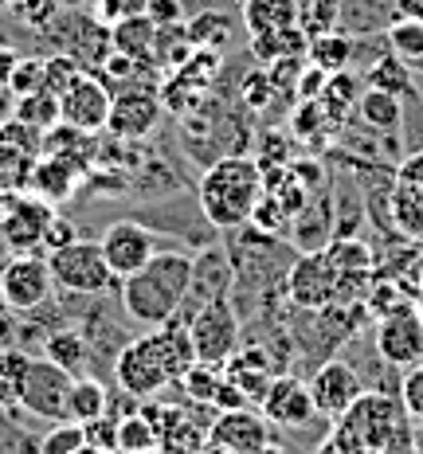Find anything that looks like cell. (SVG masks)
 <instances>
[{
  "mask_svg": "<svg viewBox=\"0 0 423 454\" xmlns=\"http://www.w3.org/2000/svg\"><path fill=\"white\" fill-rule=\"evenodd\" d=\"M196 364L192 340H188L184 321H165V325L149 329L134 337L114 361V384L129 392L134 400H153L168 384H176L188 368Z\"/></svg>",
  "mask_w": 423,
  "mask_h": 454,
  "instance_id": "1",
  "label": "cell"
},
{
  "mask_svg": "<svg viewBox=\"0 0 423 454\" xmlns=\"http://www.w3.org/2000/svg\"><path fill=\"white\" fill-rule=\"evenodd\" d=\"M188 278H192V254L188 251H157L153 259L129 278L118 282V301L129 321L157 329L173 321L184 306Z\"/></svg>",
  "mask_w": 423,
  "mask_h": 454,
  "instance_id": "2",
  "label": "cell"
},
{
  "mask_svg": "<svg viewBox=\"0 0 423 454\" xmlns=\"http://www.w3.org/2000/svg\"><path fill=\"white\" fill-rule=\"evenodd\" d=\"M267 192V173L255 157L247 153H228L215 157L204 168L200 184H196V200H200L204 215L212 220L215 231H235V227H247L255 207Z\"/></svg>",
  "mask_w": 423,
  "mask_h": 454,
  "instance_id": "3",
  "label": "cell"
},
{
  "mask_svg": "<svg viewBox=\"0 0 423 454\" xmlns=\"http://www.w3.org/2000/svg\"><path fill=\"white\" fill-rule=\"evenodd\" d=\"M408 419L411 415L403 411L400 395L361 392V400L337 419L341 423V427H337V439L349 442V447H361V450H396V454H403V450L416 447Z\"/></svg>",
  "mask_w": 423,
  "mask_h": 454,
  "instance_id": "4",
  "label": "cell"
},
{
  "mask_svg": "<svg viewBox=\"0 0 423 454\" xmlns=\"http://www.w3.org/2000/svg\"><path fill=\"white\" fill-rule=\"evenodd\" d=\"M134 220H141L153 235H168V239L184 243L188 251H200V247H212V243L223 239V231H215L212 220L204 215L196 192H168V196H157V200H145L141 207H134Z\"/></svg>",
  "mask_w": 423,
  "mask_h": 454,
  "instance_id": "5",
  "label": "cell"
},
{
  "mask_svg": "<svg viewBox=\"0 0 423 454\" xmlns=\"http://www.w3.org/2000/svg\"><path fill=\"white\" fill-rule=\"evenodd\" d=\"M47 267H51V278H55V290L63 294H110L118 290V278L110 270L106 254H102L98 239H74L67 247L51 251L47 254Z\"/></svg>",
  "mask_w": 423,
  "mask_h": 454,
  "instance_id": "6",
  "label": "cell"
},
{
  "mask_svg": "<svg viewBox=\"0 0 423 454\" xmlns=\"http://www.w3.org/2000/svg\"><path fill=\"white\" fill-rule=\"evenodd\" d=\"M188 340H192V353L200 364H228L243 340V317L235 314L231 298L208 301L204 309H196L188 317Z\"/></svg>",
  "mask_w": 423,
  "mask_h": 454,
  "instance_id": "7",
  "label": "cell"
},
{
  "mask_svg": "<svg viewBox=\"0 0 423 454\" xmlns=\"http://www.w3.org/2000/svg\"><path fill=\"white\" fill-rule=\"evenodd\" d=\"M74 376L59 368L47 356H32L20 392V411L43 423H67V395H71Z\"/></svg>",
  "mask_w": 423,
  "mask_h": 454,
  "instance_id": "8",
  "label": "cell"
},
{
  "mask_svg": "<svg viewBox=\"0 0 423 454\" xmlns=\"http://www.w3.org/2000/svg\"><path fill=\"white\" fill-rule=\"evenodd\" d=\"M55 212L59 207L43 204L32 192H8L0 212V243L12 254H43V235Z\"/></svg>",
  "mask_w": 423,
  "mask_h": 454,
  "instance_id": "9",
  "label": "cell"
},
{
  "mask_svg": "<svg viewBox=\"0 0 423 454\" xmlns=\"http://www.w3.org/2000/svg\"><path fill=\"white\" fill-rule=\"evenodd\" d=\"M55 294V278L47 267V254H12L0 267V301L16 314L43 306Z\"/></svg>",
  "mask_w": 423,
  "mask_h": 454,
  "instance_id": "10",
  "label": "cell"
},
{
  "mask_svg": "<svg viewBox=\"0 0 423 454\" xmlns=\"http://www.w3.org/2000/svg\"><path fill=\"white\" fill-rule=\"evenodd\" d=\"M309 395H314V408L322 419H341L345 411L361 400V392H369L361 380V372L345 361V356H329L309 372Z\"/></svg>",
  "mask_w": 423,
  "mask_h": 454,
  "instance_id": "11",
  "label": "cell"
},
{
  "mask_svg": "<svg viewBox=\"0 0 423 454\" xmlns=\"http://www.w3.org/2000/svg\"><path fill=\"white\" fill-rule=\"evenodd\" d=\"M231 294V259H228V247L220 243H212V247H200L192 251V278H188V294H184V306L176 321H184L196 314V309H204L208 301H220Z\"/></svg>",
  "mask_w": 423,
  "mask_h": 454,
  "instance_id": "12",
  "label": "cell"
},
{
  "mask_svg": "<svg viewBox=\"0 0 423 454\" xmlns=\"http://www.w3.org/2000/svg\"><path fill=\"white\" fill-rule=\"evenodd\" d=\"M98 247H102V254H106L114 278L121 282V278H129L134 270H141L157 254V235L149 231L141 220H134V215H121V220L106 223Z\"/></svg>",
  "mask_w": 423,
  "mask_h": 454,
  "instance_id": "13",
  "label": "cell"
},
{
  "mask_svg": "<svg viewBox=\"0 0 423 454\" xmlns=\"http://www.w3.org/2000/svg\"><path fill=\"white\" fill-rule=\"evenodd\" d=\"M110 106H114V94L106 90V82L94 71H82L79 79L59 94V121L82 129V134H102L110 121Z\"/></svg>",
  "mask_w": 423,
  "mask_h": 454,
  "instance_id": "14",
  "label": "cell"
},
{
  "mask_svg": "<svg viewBox=\"0 0 423 454\" xmlns=\"http://www.w3.org/2000/svg\"><path fill=\"white\" fill-rule=\"evenodd\" d=\"M372 348L384 356L392 368H411L423 361V317L416 306L396 309V314L376 321V333H372Z\"/></svg>",
  "mask_w": 423,
  "mask_h": 454,
  "instance_id": "15",
  "label": "cell"
},
{
  "mask_svg": "<svg viewBox=\"0 0 423 454\" xmlns=\"http://www.w3.org/2000/svg\"><path fill=\"white\" fill-rule=\"evenodd\" d=\"M208 442L231 450V454H262L270 447V419L262 411L247 408H231V411H215Z\"/></svg>",
  "mask_w": 423,
  "mask_h": 454,
  "instance_id": "16",
  "label": "cell"
},
{
  "mask_svg": "<svg viewBox=\"0 0 423 454\" xmlns=\"http://www.w3.org/2000/svg\"><path fill=\"white\" fill-rule=\"evenodd\" d=\"M286 298L302 309H322L337 301V270L325 259V251H306L290 267L286 278Z\"/></svg>",
  "mask_w": 423,
  "mask_h": 454,
  "instance_id": "17",
  "label": "cell"
},
{
  "mask_svg": "<svg viewBox=\"0 0 423 454\" xmlns=\"http://www.w3.org/2000/svg\"><path fill=\"white\" fill-rule=\"evenodd\" d=\"M262 415H267L275 427H309L317 419V408H314V395H309V384L294 372H278L270 380L267 395L259 400Z\"/></svg>",
  "mask_w": 423,
  "mask_h": 454,
  "instance_id": "18",
  "label": "cell"
},
{
  "mask_svg": "<svg viewBox=\"0 0 423 454\" xmlns=\"http://www.w3.org/2000/svg\"><path fill=\"white\" fill-rule=\"evenodd\" d=\"M161 90H126L114 94V106H110L106 134L118 141H145L153 134V126L161 121Z\"/></svg>",
  "mask_w": 423,
  "mask_h": 454,
  "instance_id": "19",
  "label": "cell"
},
{
  "mask_svg": "<svg viewBox=\"0 0 423 454\" xmlns=\"http://www.w3.org/2000/svg\"><path fill=\"white\" fill-rule=\"evenodd\" d=\"M82 184H87V165H79V160H71V157H59V153H40L35 157L27 192L40 196L43 204L59 207V204H71Z\"/></svg>",
  "mask_w": 423,
  "mask_h": 454,
  "instance_id": "20",
  "label": "cell"
},
{
  "mask_svg": "<svg viewBox=\"0 0 423 454\" xmlns=\"http://www.w3.org/2000/svg\"><path fill=\"white\" fill-rule=\"evenodd\" d=\"M282 372L278 361L267 353L262 345H247V348H235V356L228 364H223V376L239 387L243 395H247V403H259L262 395H267L270 380Z\"/></svg>",
  "mask_w": 423,
  "mask_h": 454,
  "instance_id": "21",
  "label": "cell"
},
{
  "mask_svg": "<svg viewBox=\"0 0 423 454\" xmlns=\"http://www.w3.org/2000/svg\"><path fill=\"white\" fill-rule=\"evenodd\" d=\"M286 239L294 243L298 251H322L329 239H333V200H329V184L317 188L314 196L306 200L302 212L290 220Z\"/></svg>",
  "mask_w": 423,
  "mask_h": 454,
  "instance_id": "22",
  "label": "cell"
},
{
  "mask_svg": "<svg viewBox=\"0 0 423 454\" xmlns=\"http://www.w3.org/2000/svg\"><path fill=\"white\" fill-rule=\"evenodd\" d=\"M392 16H396V0H341V24L337 32L345 35H380L388 32Z\"/></svg>",
  "mask_w": 423,
  "mask_h": 454,
  "instance_id": "23",
  "label": "cell"
},
{
  "mask_svg": "<svg viewBox=\"0 0 423 454\" xmlns=\"http://www.w3.org/2000/svg\"><path fill=\"white\" fill-rule=\"evenodd\" d=\"M239 24L247 35H267L298 24V0H239Z\"/></svg>",
  "mask_w": 423,
  "mask_h": 454,
  "instance_id": "24",
  "label": "cell"
},
{
  "mask_svg": "<svg viewBox=\"0 0 423 454\" xmlns=\"http://www.w3.org/2000/svg\"><path fill=\"white\" fill-rule=\"evenodd\" d=\"M40 356L55 361L59 368H67L71 376H87L90 372V340L79 325H63L40 345Z\"/></svg>",
  "mask_w": 423,
  "mask_h": 454,
  "instance_id": "25",
  "label": "cell"
},
{
  "mask_svg": "<svg viewBox=\"0 0 423 454\" xmlns=\"http://www.w3.org/2000/svg\"><path fill=\"white\" fill-rule=\"evenodd\" d=\"M247 51L262 67H270L278 59H306L309 35L302 32V24L282 27V32H267V35H247Z\"/></svg>",
  "mask_w": 423,
  "mask_h": 454,
  "instance_id": "26",
  "label": "cell"
},
{
  "mask_svg": "<svg viewBox=\"0 0 423 454\" xmlns=\"http://www.w3.org/2000/svg\"><path fill=\"white\" fill-rule=\"evenodd\" d=\"M356 118H361L364 126L380 129V134L400 137V126H403V98H396V94H388V90L364 87L361 102H356Z\"/></svg>",
  "mask_w": 423,
  "mask_h": 454,
  "instance_id": "27",
  "label": "cell"
},
{
  "mask_svg": "<svg viewBox=\"0 0 423 454\" xmlns=\"http://www.w3.org/2000/svg\"><path fill=\"white\" fill-rule=\"evenodd\" d=\"M364 82L376 87V90L396 94V98H411V94H419V82H416V74H411V63H403L396 51H384L380 59L364 71Z\"/></svg>",
  "mask_w": 423,
  "mask_h": 454,
  "instance_id": "28",
  "label": "cell"
},
{
  "mask_svg": "<svg viewBox=\"0 0 423 454\" xmlns=\"http://www.w3.org/2000/svg\"><path fill=\"white\" fill-rule=\"evenodd\" d=\"M106 403H110V387L106 380L98 376H74L71 384V395H67V419L71 423H90L98 415H106Z\"/></svg>",
  "mask_w": 423,
  "mask_h": 454,
  "instance_id": "29",
  "label": "cell"
},
{
  "mask_svg": "<svg viewBox=\"0 0 423 454\" xmlns=\"http://www.w3.org/2000/svg\"><path fill=\"white\" fill-rule=\"evenodd\" d=\"M110 43H114L118 55H129V59H153L157 24L149 20V16L118 20V24H110Z\"/></svg>",
  "mask_w": 423,
  "mask_h": 454,
  "instance_id": "30",
  "label": "cell"
},
{
  "mask_svg": "<svg viewBox=\"0 0 423 454\" xmlns=\"http://www.w3.org/2000/svg\"><path fill=\"white\" fill-rule=\"evenodd\" d=\"M27 364H32V353H24V348H16V345L0 348V408L12 415H20V392H24Z\"/></svg>",
  "mask_w": 423,
  "mask_h": 454,
  "instance_id": "31",
  "label": "cell"
},
{
  "mask_svg": "<svg viewBox=\"0 0 423 454\" xmlns=\"http://www.w3.org/2000/svg\"><path fill=\"white\" fill-rule=\"evenodd\" d=\"M188 27V40L192 47H204V51H220V47L231 43V16L228 8H212V12H196L184 20Z\"/></svg>",
  "mask_w": 423,
  "mask_h": 454,
  "instance_id": "32",
  "label": "cell"
},
{
  "mask_svg": "<svg viewBox=\"0 0 423 454\" xmlns=\"http://www.w3.org/2000/svg\"><path fill=\"white\" fill-rule=\"evenodd\" d=\"M157 447H161V431L141 408L118 419V454H153Z\"/></svg>",
  "mask_w": 423,
  "mask_h": 454,
  "instance_id": "33",
  "label": "cell"
},
{
  "mask_svg": "<svg viewBox=\"0 0 423 454\" xmlns=\"http://www.w3.org/2000/svg\"><path fill=\"white\" fill-rule=\"evenodd\" d=\"M392 223L403 239H423V188L396 181V188H392Z\"/></svg>",
  "mask_w": 423,
  "mask_h": 454,
  "instance_id": "34",
  "label": "cell"
},
{
  "mask_svg": "<svg viewBox=\"0 0 423 454\" xmlns=\"http://www.w3.org/2000/svg\"><path fill=\"white\" fill-rule=\"evenodd\" d=\"M306 63L322 71H349L353 67V35L345 32H325V35H314L309 40V51H306Z\"/></svg>",
  "mask_w": 423,
  "mask_h": 454,
  "instance_id": "35",
  "label": "cell"
},
{
  "mask_svg": "<svg viewBox=\"0 0 423 454\" xmlns=\"http://www.w3.org/2000/svg\"><path fill=\"white\" fill-rule=\"evenodd\" d=\"M388 47L400 55L403 63H411L416 71H423V20H408V16H396L384 32Z\"/></svg>",
  "mask_w": 423,
  "mask_h": 454,
  "instance_id": "36",
  "label": "cell"
},
{
  "mask_svg": "<svg viewBox=\"0 0 423 454\" xmlns=\"http://www.w3.org/2000/svg\"><path fill=\"white\" fill-rule=\"evenodd\" d=\"M59 0H4V16L24 32H43L47 24L59 16Z\"/></svg>",
  "mask_w": 423,
  "mask_h": 454,
  "instance_id": "37",
  "label": "cell"
},
{
  "mask_svg": "<svg viewBox=\"0 0 423 454\" xmlns=\"http://www.w3.org/2000/svg\"><path fill=\"white\" fill-rule=\"evenodd\" d=\"M12 118H20V121H27V126H35V129L47 134L51 126H59V94H51V90L24 94V98H16Z\"/></svg>",
  "mask_w": 423,
  "mask_h": 454,
  "instance_id": "38",
  "label": "cell"
},
{
  "mask_svg": "<svg viewBox=\"0 0 423 454\" xmlns=\"http://www.w3.org/2000/svg\"><path fill=\"white\" fill-rule=\"evenodd\" d=\"M176 384L184 387V395H188L192 403H200V408H212V403H215V392H220V384H223V368L196 361Z\"/></svg>",
  "mask_w": 423,
  "mask_h": 454,
  "instance_id": "39",
  "label": "cell"
},
{
  "mask_svg": "<svg viewBox=\"0 0 423 454\" xmlns=\"http://www.w3.org/2000/svg\"><path fill=\"white\" fill-rule=\"evenodd\" d=\"M298 24H302V32L309 40L337 32V24H341V0H298Z\"/></svg>",
  "mask_w": 423,
  "mask_h": 454,
  "instance_id": "40",
  "label": "cell"
},
{
  "mask_svg": "<svg viewBox=\"0 0 423 454\" xmlns=\"http://www.w3.org/2000/svg\"><path fill=\"white\" fill-rule=\"evenodd\" d=\"M32 168H35L32 153L12 149V145H0V192H27Z\"/></svg>",
  "mask_w": 423,
  "mask_h": 454,
  "instance_id": "41",
  "label": "cell"
},
{
  "mask_svg": "<svg viewBox=\"0 0 423 454\" xmlns=\"http://www.w3.org/2000/svg\"><path fill=\"white\" fill-rule=\"evenodd\" d=\"M0 454H40V439H32L24 423H16V415L4 408H0Z\"/></svg>",
  "mask_w": 423,
  "mask_h": 454,
  "instance_id": "42",
  "label": "cell"
},
{
  "mask_svg": "<svg viewBox=\"0 0 423 454\" xmlns=\"http://www.w3.org/2000/svg\"><path fill=\"white\" fill-rule=\"evenodd\" d=\"M79 74H82V67L71 59V55H63V51L43 55V90L63 94V90H67L74 79H79Z\"/></svg>",
  "mask_w": 423,
  "mask_h": 454,
  "instance_id": "43",
  "label": "cell"
},
{
  "mask_svg": "<svg viewBox=\"0 0 423 454\" xmlns=\"http://www.w3.org/2000/svg\"><path fill=\"white\" fill-rule=\"evenodd\" d=\"M82 442H87L82 423H51V431L40 439V454H74Z\"/></svg>",
  "mask_w": 423,
  "mask_h": 454,
  "instance_id": "44",
  "label": "cell"
},
{
  "mask_svg": "<svg viewBox=\"0 0 423 454\" xmlns=\"http://www.w3.org/2000/svg\"><path fill=\"white\" fill-rule=\"evenodd\" d=\"M8 90H12L16 98L43 90V55H20V59H16L12 79H8Z\"/></svg>",
  "mask_w": 423,
  "mask_h": 454,
  "instance_id": "45",
  "label": "cell"
},
{
  "mask_svg": "<svg viewBox=\"0 0 423 454\" xmlns=\"http://www.w3.org/2000/svg\"><path fill=\"white\" fill-rule=\"evenodd\" d=\"M400 145H403V153H416V149H423V94H411V98H403Z\"/></svg>",
  "mask_w": 423,
  "mask_h": 454,
  "instance_id": "46",
  "label": "cell"
},
{
  "mask_svg": "<svg viewBox=\"0 0 423 454\" xmlns=\"http://www.w3.org/2000/svg\"><path fill=\"white\" fill-rule=\"evenodd\" d=\"M400 403H403V411H408L411 419L423 423V361L411 364V368H403V376H400Z\"/></svg>",
  "mask_w": 423,
  "mask_h": 454,
  "instance_id": "47",
  "label": "cell"
},
{
  "mask_svg": "<svg viewBox=\"0 0 423 454\" xmlns=\"http://www.w3.org/2000/svg\"><path fill=\"white\" fill-rule=\"evenodd\" d=\"M149 12V0H94V16L102 24H118V20H134V16Z\"/></svg>",
  "mask_w": 423,
  "mask_h": 454,
  "instance_id": "48",
  "label": "cell"
},
{
  "mask_svg": "<svg viewBox=\"0 0 423 454\" xmlns=\"http://www.w3.org/2000/svg\"><path fill=\"white\" fill-rule=\"evenodd\" d=\"M82 434H87V442H94V447L118 454V419L114 415H98V419L82 423Z\"/></svg>",
  "mask_w": 423,
  "mask_h": 454,
  "instance_id": "49",
  "label": "cell"
},
{
  "mask_svg": "<svg viewBox=\"0 0 423 454\" xmlns=\"http://www.w3.org/2000/svg\"><path fill=\"white\" fill-rule=\"evenodd\" d=\"M74 239H79L74 223L67 220V215L55 212V215H51V223H47V235H43V254H51V251H59V247H67V243H74Z\"/></svg>",
  "mask_w": 423,
  "mask_h": 454,
  "instance_id": "50",
  "label": "cell"
},
{
  "mask_svg": "<svg viewBox=\"0 0 423 454\" xmlns=\"http://www.w3.org/2000/svg\"><path fill=\"white\" fill-rule=\"evenodd\" d=\"M145 16L157 27H173V24H184L188 20V12H184L181 0H149V12Z\"/></svg>",
  "mask_w": 423,
  "mask_h": 454,
  "instance_id": "51",
  "label": "cell"
},
{
  "mask_svg": "<svg viewBox=\"0 0 423 454\" xmlns=\"http://www.w3.org/2000/svg\"><path fill=\"white\" fill-rule=\"evenodd\" d=\"M396 181H400V184H416V188H423V149L400 157V165H396Z\"/></svg>",
  "mask_w": 423,
  "mask_h": 454,
  "instance_id": "52",
  "label": "cell"
},
{
  "mask_svg": "<svg viewBox=\"0 0 423 454\" xmlns=\"http://www.w3.org/2000/svg\"><path fill=\"white\" fill-rule=\"evenodd\" d=\"M16 59H20V51L0 43V90H8V79H12V71H16Z\"/></svg>",
  "mask_w": 423,
  "mask_h": 454,
  "instance_id": "53",
  "label": "cell"
},
{
  "mask_svg": "<svg viewBox=\"0 0 423 454\" xmlns=\"http://www.w3.org/2000/svg\"><path fill=\"white\" fill-rule=\"evenodd\" d=\"M411 301H416V309L423 317V259H416V267H411Z\"/></svg>",
  "mask_w": 423,
  "mask_h": 454,
  "instance_id": "54",
  "label": "cell"
},
{
  "mask_svg": "<svg viewBox=\"0 0 423 454\" xmlns=\"http://www.w3.org/2000/svg\"><path fill=\"white\" fill-rule=\"evenodd\" d=\"M200 454H231V450H223V447H215V442H208V447H204Z\"/></svg>",
  "mask_w": 423,
  "mask_h": 454,
  "instance_id": "55",
  "label": "cell"
},
{
  "mask_svg": "<svg viewBox=\"0 0 423 454\" xmlns=\"http://www.w3.org/2000/svg\"><path fill=\"white\" fill-rule=\"evenodd\" d=\"M82 4H87V8H94V0H82Z\"/></svg>",
  "mask_w": 423,
  "mask_h": 454,
  "instance_id": "56",
  "label": "cell"
},
{
  "mask_svg": "<svg viewBox=\"0 0 423 454\" xmlns=\"http://www.w3.org/2000/svg\"><path fill=\"white\" fill-rule=\"evenodd\" d=\"M0 16H4V0H0Z\"/></svg>",
  "mask_w": 423,
  "mask_h": 454,
  "instance_id": "57",
  "label": "cell"
}]
</instances>
